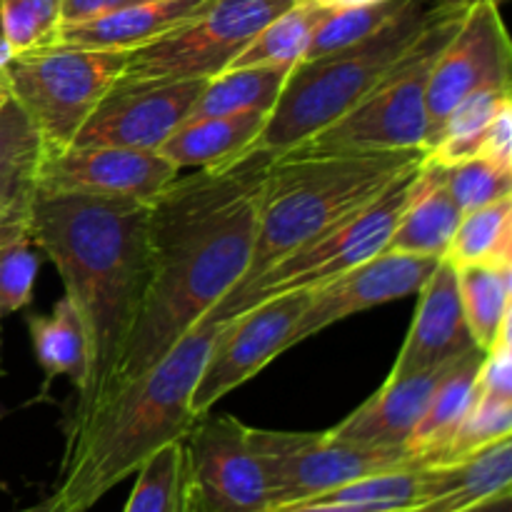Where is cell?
Masks as SVG:
<instances>
[{
  "mask_svg": "<svg viewBox=\"0 0 512 512\" xmlns=\"http://www.w3.org/2000/svg\"><path fill=\"white\" fill-rule=\"evenodd\" d=\"M273 160L265 150H245L178 175L150 203L148 290L108 400L163 360L243 280Z\"/></svg>",
  "mask_w": 512,
  "mask_h": 512,
  "instance_id": "1",
  "label": "cell"
},
{
  "mask_svg": "<svg viewBox=\"0 0 512 512\" xmlns=\"http://www.w3.org/2000/svg\"><path fill=\"white\" fill-rule=\"evenodd\" d=\"M150 203L38 190L30 240L58 268L85 338V378L65 433L108 400L150 278Z\"/></svg>",
  "mask_w": 512,
  "mask_h": 512,
  "instance_id": "2",
  "label": "cell"
},
{
  "mask_svg": "<svg viewBox=\"0 0 512 512\" xmlns=\"http://www.w3.org/2000/svg\"><path fill=\"white\" fill-rule=\"evenodd\" d=\"M225 320L205 315L148 373L120 388L88 420L65 433L53 495L73 512H88L115 485L175 440H185L198 418L190 395L203 373L210 345Z\"/></svg>",
  "mask_w": 512,
  "mask_h": 512,
  "instance_id": "3",
  "label": "cell"
},
{
  "mask_svg": "<svg viewBox=\"0 0 512 512\" xmlns=\"http://www.w3.org/2000/svg\"><path fill=\"white\" fill-rule=\"evenodd\" d=\"M420 160L423 150L278 155L265 180L248 270L230 293L250 285L275 263L313 243L338 220L383 193L403 170Z\"/></svg>",
  "mask_w": 512,
  "mask_h": 512,
  "instance_id": "4",
  "label": "cell"
},
{
  "mask_svg": "<svg viewBox=\"0 0 512 512\" xmlns=\"http://www.w3.org/2000/svg\"><path fill=\"white\" fill-rule=\"evenodd\" d=\"M443 5L435 0H408L378 33L348 48L295 63L278 103L248 150H265L278 158L343 118L403 58Z\"/></svg>",
  "mask_w": 512,
  "mask_h": 512,
  "instance_id": "5",
  "label": "cell"
},
{
  "mask_svg": "<svg viewBox=\"0 0 512 512\" xmlns=\"http://www.w3.org/2000/svg\"><path fill=\"white\" fill-rule=\"evenodd\" d=\"M470 5L445 3L403 58L373 85L358 105L313 138L290 148L293 155L383 153L425 150L428 140V83L433 65ZM285 155V153H283Z\"/></svg>",
  "mask_w": 512,
  "mask_h": 512,
  "instance_id": "6",
  "label": "cell"
},
{
  "mask_svg": "<svg viewBox=\"0 0 512 512\" xmlns=\"http://www.w3.org/2000/svg\"><path fill=\"white\" fill-rule=\"evenodd\" d=\"M420 165L423 160L403 170L383 193L375 195L363 208L345 215L313 243L275 263L245 288L225 295L208 313L210 318L230 320L273 295L290 293V290H315L333 280L335 275L383 253L400 215L405 213L415 188H418Z\"/></svg>",
  "mask_w": 512,
  "mask_h": 512,
  "instance_id": "7",
  "label": "cell"
},
{
  "mask_svg": "<svg viewBox=\"0 0 512 512\" xmlns=\"http://www.w3.org/2000/svg\"><path fill=\"white\" fill-rule=\"evenodd\" d=\"M125 63L128 53L120 50L50 45L5 65L13 100L38 130L45 155L73 145L103 95L123 78Z\"/></svg>",
  "mask_w": 512,
  "mask_h": 512,
  "instance_id": "8",
  "label": "cell"
},
{
  "mask_svg": "<svg viewBox=\"0 0 512 512\" xmlns=\"http://www.w3.org/2000/svg\"><path fill=\"white\" fill-rule=\"evenodd\" d=\"M250 445L268 483L270 510L320 498L345 483L385 470L420 465L408 450L343 443L325 433H283L250 428Z\"/></svg>",
  "mask_w": 512,
  "mask_h": 512,
  "instance_id": "9",
  "label": "cell"
},
{
  "mask_svg": "<svg viewBox=\"0 0 512 512\" xmlns=\"http://www.w3.org/2000/svg\"><path fill=\"white\" fill-rule=\"evenodd\" d=\"M298 0H213L208 10L128 53L125 78H213L265 23Z\"/></svg>",
  "mask_w": 512,
  "mask_h": 512,
  "instance_id": "10",
  "label": "cell"
},
{
  "mask_svg": "<svg viewBox=\"0 0 512 512\" xmlns=\"http://www.w3.org/2000/svg\"><path fill=\"white\" fill-rule=\"evenodd\" d=\"M308 300L310 290H290L260 300L253 308L225 320L190 395V410L195 418L208 415L225 395L253 380L265 365L293 348L290 335L308 308Z\"/></svg>",
  "mask_w": 512,
  "mask_h": 512,
  "instance_id": "11",
  "label": "cell"
},
{
  "mask_svg": "<svg viewBox=\"0 0 512 512\" xmlns=\"http://www.w3.org/2000/svg\"><path fill=\"white\" fill-rule=\"evenodd\" d=\"M208 78H120L70 148L158 150L188 120Z\"/></svg>",
  "mask_w": 512,
  "mask_h": 512,
  "instance_id": "12",
  "label": "cell"
},
{
  "mask_svg": "<svg viewBox=\"0 0 512 512\" xmlns=\"http://www.w3.org/2000/svg\"><path fill=\"white\" fill-rule=\"evenodd\" d=\"M512 48L500 8L475 3L438 55L428 83V140H435L450 110L468 95L488 88L512 90Z\"/></svg>",
  "mask_w": 512,
  "mask_h": 512,
  "instance_id": "13",
  "label": "cell"
},
{
  "mask_svg": "<svg viewBox=\"0 0 512 512\" xmlns=\"http://www.w3.org/2000/svg\"><path fill=\"white\" fill-rule=\"evenodd\" d=\"M185 450L200 512H270L248 425L230 415H203L185 438Z\"/></svg>",
  "mask_w": 512,
  "mask_h": 512,
  "instance_id": "14",
  "label": "cell"
},
{
  "mask_svg": "<svg viewBox=\"0 0 512 512\" xmlns=\"http://www.w3.org/2000/svg\"><path fill=\"white\" fill-rule=\"evenodd\" d=\"M178 175L158 150L68 148L45 155L40 190L153 203Z\"/></svg>",
  "mask_w": 512,
  "mask_h": 512,
  "instance_id": "15",
  "label": "cell"
},
{
  "mask_svg": "<svg viewBox=\"0 0 512 512\" xmlns=\"http://www.w3.org/2000/svg\"><path fill=\"white\" fill-rule=\"evenodd\" d=\"M438 263V258L383 250L375 258L335 275L320 288L310 290L308 308L300 315L290 343L298 345L350 315L418 293Z\"/></svg>",
  "mask_w": 512,
  "mask_h": 512,
  "instance_id": "16",
  "label": "cell"
},
{
  "mask_svg": "<svg viewBox=\"0 0 512 512\" xmlns=\"http://www.w3.org/2000/svg\"><path fill=\"white\" fill-rule=\"evenodd\" d=\"M418 295L413 325L400 348L398 360L390 368L388 380H403L440 365H450L475 350L460 303L458 270L448 260L440 258Z\"/></svg>",
  "mask_w": 512,
  "mask_h": 512,
  "instance_id": "17",
  "label": "cell"
},
{
  "mask_svg": "<svg viewBox=\"0 0 512 512\" xmlns=\"http://www.w3.org/2000/svg\"><path fill=\"white\" fill-rule=\"evenodd\" d=\"M450 365H440L403 380H385L373 398L365 400L343 423L328 430V435L363 448L405 450V443L428 410Z\"/></svg>",
  "mask_w": 512,
  "mask_h": 512,
  "instance_id": "18",
  "label": "cell"
},
{
  "mask_svg": "<svg viewBox=\"0 0 512 512\" xmlns=\"http://www.w3.org/2000/svg\"><path fill=\"white\" fill-rule=\"evenodd\" d=\"M45 148L15 100L0 108V248L30 238Z\"/></svg>",
  "mask_w": 512,
  "mask_h": 512,
  "instance_id": "19",
  "label": "cell"
},
{
  "mask_svg": "<svg viewBox=\"0 0 512 512\" xmlns=\"http://www.w3.org/2000/svg\"><path fill=\"white\" fill-rule=\"evenodd\" d=\"M213 0H150L98 18L63 23L53 45L133 53L198 18Z\"/></svg>",
  "mask_w": 512,
  "mask_h": 512,
  "instance_id": "20",
  "label": "cell"
},
{
  "mask_svg": "<svg viewBox=\"0 0 512 512\" xmlns=\"http://www.w3.org/2000/svg\"><path fill=\"white\" fill-rule=\"evenodd\" d=\"M460 218H463V210L458 208L445 185L443 168L423 158L418 188H415L405 213L400 215L385 250L420 255V258H445Z\"/></svg>",
  "mask_w": 512,
  "mask_h": 512,
  "instance_id": "21",
  "label": "cell"
},
{
  "mask_svg": "<svg viewBox=\"0 0 512 512\" xmlns=\"http://www.w3.org/2000/svg\"><path fill=\"white\" fill-rule=\"evenodd\" d=\"M503 490H512V438L460 463L428 465L423 500L408 512H460Z\"/></svg>",
  "mask_w": 512,
  "mask_h": 512,
  "instance_id": "22",
  "label": "cell"
},
{
  "mask_svg": "<svg viewBox=\"0 0 512 512\" xmlns=\"http://www.w3.org/2000/svg\"><path fill=\"white\" fill-rule=\"evenodd\" d=\"M265 118L268 115L263 113H238L190 120L160 145L158 153L180 170L223 163L253 145L263 130Z\"/></svg>",
  "mask_w": 512,
  "mask_h": 512,
  "instance_id": "23",
  "label": "cell"
},
{
  "mask_svg": "<svg viewBox=\"0 0 512 512\" xmlns=\"http://www.w3.org/2000/svg\"><path fill=\"white\" fill-rule=\"evenodd\" d=\"M483 360V350H470L463 358L455 360L445 378L440 380L428 410L415 425L413 435L405 443V450L418 460L420 465H428V460L443 448L455 433L463 418L468 415L475 398V380Z\"/></svg>",
  "mask_w": 512,
  "mask_h": 512,
  "instance_id": "24",
  "label": "cell"
},
{
  "mask_svg": "<svg viewBox=\"0 0 512 512\" xmlns=\"http://www.w3.org/2000/svg\"><path fill=\"white\" fill-rule=\"evenodd\" d=\"M288 73L290 68H280V65L223 70L205 80L185 123L238 113L268 115L278 103Z\"/></svg>",
  "mask_w": 512,
  "mask_h": 512,
  "instance_id": "25",
  "label": "cell"
},
{
  "mask_svg": "<svg viewBox=\"0 0 512 512\" xmlns=\"http://www.w3.org/2000/svg\"><path fill=\"white\" fill-rule=\"evenodd\" d=\"M123 512H200L185 440L165 445L135 470L133 493Z\"/></svg>",
  "mask_w": 512,
  "mask_h": 512,
  "instance_id": "26",
  "label": "cell"
},
{
  "mask_svg": "<svg viewBox=\"0 0 512 512\" xmlns=\"http://www.w3.org/2000/svg\"><path fill=\"white\" fill-rule=\"evenodd\" d=\"M325 15L328 10L315 5L313 0H298L265 23L228 68H263V65L293 68L305 58L310 40Z\"/></svg>",
  "mask_w": 512,
  "mask_h": 512,
  "instance_id": "27",
  "label": "cell"
},
{
  "mask_svg": "<svg viewBox=\"0 0 512 512\" xmlns=\"http://www.w3.org/2000/svg\"><path fill=\"white\" fill-rule=\"evenodd\" d=\"M458 270V290L465 323L478 350H488L500 328L512 315V263L463 265Z\"/></svg>",
  "mask_w": 512,
  "mask_h": 512,
  "instance_id": "28",
  "label": "cell"
},
{
  "mask_svg": "<svg viewBox=\"0 0 512 512\" xmlns=\"http://www.w3.org/2000/svg\"><path fill=\"white\" fill-rule=\"evenodd\" d=\"M453 268L512 263V195L463 213L445 253Z\"/></svg>",
  "mask_w": 512,
  "mask_h": 512,
  "instance_id": "29",
  "label": "cell"
},
{
  "mask_svg": "<svg viewBox=\"0 0 512 512\" xmlns=\"http://www.w3.org/2000/svg\"><path fill=\"white\" fill-rule=\"evenodd\" d=\"M28 330L35 358H38L48 380L68 375L78 390L85 378V338L78 315H75L68 298L58 300L53 313L28 318Z\"/></svg>",
  "mask_w": 512,
  "mask_h": 512,
  "instance_id": "30",
  "label": "cell"
},
{
  "mask_svg": "<svg viewBox=\"0 0 512 512\" xmlns=\"http://www.w3.org/2000/svg\"><path fill=\"white\" fill-rule=\"evenodd\" d=\"M425 488H428V465H408V468L365 475L313 500L343 503L373 512H408L423 500Z\"/></svg>",
  "mask_w": 512,
  "mask_h": 512,
  "instance_id": "31",
  "label": "cell"
},
{
  "mask_svg": "<svg viewBox=\"0 0 512 512\" xmlns=\"http://www.w3.org/2000/svg\"><path fill=\"white\" fill-rule=\"evenodd\" d=\"M505 438H512V403L473 398L463 423L455 428L448 443L428 460V465L460 463Z\"/></svg>",
  "mask_w": 512,
  "mask_h": 512,
  "instance_id": "32",
  "label": "cell"
},
{
  "mask_svg": "<svg viewBox=\"0 0 512 512\" xmlns=\"http://www.w3.org/2000/svg\"><path fill=\"white\" fill-rule=\"evenodd\" d=\"M63 25V0H0V35L15 55L50 48Z\"/></svg>",
  "mask_w": 512,
  "mask_h": 512,
  "instance_id": "33",
  "label": "cell"
},
{
  "mask_svg": "<svg viewBox=\"0 0 512 512\" xmlns=\"http://www.w3.org/2000/svg\"><path fill=\"white\" fill-rule=\"evenodd\" d=\"M405 3L408 0H383V3L365 5V8L328 10V15L318 25L313 40H310L305 58H320V55L348 48V45L378 33L388 20H393L403 10Z\"/></svg>",
  "mask_w": 512,
  "mask_h": 512,
  "instance_id": "34",
  "label": "cell"
},
{
  "mask_svg": "<svg viewBox=\"0 0 512 512\" xmlns=\"http://www.w3.org/2000/svg\"><path fill=\"white\" fill-rule=\"evenodd\" d=\"M443 173L445 185H448L450 195L463 213L512 195V165L485 158V155L458 165H448V168H443Z\"/></svg>",
  "mask_w": 512,
  "mask_h": 512,
  "instance_id": "35",
  "label": "cell"
},
{
  "mask_svg": "<svg viewBox=\"0 0 512 512\" xmlns=\"http://www.w3.org/2000/svg\"><path fill=\"white\" fill-rule=\"evenodd\" d=\"M38 253L30 238L0 248V318L23 310L33 300Z\"/></svg>",
  "mask_w": 512,
  "mask_h": 512,
  "instance_id": "36",
  "label": "cell"
},
{
  "mask_svg": "<svg viewBox=\"0 0 512 512\" xmlns=\"http://www.w3.org/2000/svg\"><path fill=\"white\" fill-rule=\"evenodd\" d=\"M512 315L503 323L498 338L483 353L475 380V398L512 403Z\"/></svg>",
  "mask_w": 512,
  "mask_h": 512,
  "instance_id": "37",
  "label": "cell"
},
{
  "mask_svg": "<svg viewBox=\"0 0 512 512\" xmlns=\"http://www.w3.org/2000/svg\"><path fill=\"white\" fill-rule=\"evenodd\" d=\"M483 155L512 165V100L500 105L495 118L490 120L488 130H485Z\"/></svg>",
  "mask_w": 512,
  "mask_h": 512,
  "instance_id": "38",
  "label": "cell"
},
{
  "mask_svg": "<svg viewBox=\"0 0 512 512\" xmlns=\"http://www.w3.org/2000/svg\"><path fill=\"white\" fill-rule=\"evenodd\" d=\"M140 3H150V0H63V23L98 18V15L115 13V10H123Z\"/></svg>",
  "mask_w": 512,
  "mask_h": 512,
  "instance_id": "39",
  "label": "cell"
},
{
  "mask_svg": "<svg viewBox=\"0 0 512 512\" xmlns=\"http://www.w3.org/2000/svg\"><path fill=\"white\" fill-rule=\"evenodd\" d=\"M270 512H373V510L353 508V505H343V503H320V500H308V503L285 505V508H275Z\"/></svg>",
  "mask_w": 512,
  "mask_h": 512,
  "instance_id": "40",
  "label": "cell"
},
{
  "mask_svg": "<svg viewBox=\"0 0 512 512\" xmlns=\"http://www.w3.org/2000/svg\"><path fill=\"white\" fill-rule=\"evenodd\" d=\"M460 512H512V490H503L498 495H490V498L480 500V503L470 505V508Z\"/></svg>",
  "mask_w": 512,
  "mask_h": 512,
  "instance_id": "41",
  "label": "cell"
},
{
  "mask_svg": "<svg viewBox=\"0 0 512 512\" xmlns=\"http://www.w3.org/2000/svg\"><path fill=\"white\" fill-rule=\"evenodd\" d=\"M313 3L325 10H350V8H365V5L383 3V0H313Z\"/></svg>",
  "mask_w": 512,
  "mask_h": 512,
  "instance_id": "42",
  "label": "cell"
},
{
  "mask_svg": "<svg viewBox=\"0 0 512 512\" xmlns=\"http://www.w3.org/2000/svg\"><path fill=\"white\" fill-rule=\"evenodd\" d=\"M20 512H73V510L65 508V505L60 503V500L55 498V495H50V498L40 500V503L30 505V508H23Z\"/></svg>",
  "mask_w": 512,
  "mask_h": 512,
  "instance_id": "43",
  "label": "cell"
},
{
  "mask_svg": "<svg viewBox=\"0 0 512 512\" xmlns=\"http://www.w3.org/2000/svg\"><path fill=\"white\" fill-rule=\"evenodd\" d=\"M10 100H13V90H10L8 70L0 68V108H3L5 103H10Z\"/></svg>",
  "mask_w": 512,
  "mask_h": 512,
  "instance_id": "44",
  "label": "cell"
},
{
  "mask_svg": "<svg viewBox=\"0 0 512 512\" xmlns=\"http://www.w3.org/2000/svg\"><path fill=\"white\" fill-rule=\"evenodd\" d=\"M13 58H15V50L10 48L8 40H5L3 35H0V68H5V65H8Z\"/></svg>",
  "mask_w": 512,
  "mask_h": 512,
  "instance_id": "45",
  "label": "cell"
},
{
  "mask_svg": "<svg viewBox=\"0 0 512 512\" xmlns=\"http://www.w3.org/2000/svg\"><path fill=\"white\" fill-rule=\"evenodd\" d=\"M435 3H453V5H475V3H495L500 5L503 0H435Z\"/></svg>",
  "mask_w": 512,
  "mask_h": 512,
  "instance_id": "46",
  "label": "cell"
},
{
  "mask_svg": "<svg viewBox=\"0 0 512 512\" xmlns=\"http://www.w3.org/2000/svg\"><path fill=\"white\" fill-rule=\"evenodd\" d=\"M5 375V368H3V348H0V378Z\"/></svg>",
  "mask_w": 512,
  "mask_h": 512,
  "instance_id": "47",
  "label": "cell"
},
{
  "mask_svg": "<svg viewBox=\"0 0 512 512\" xmlns=\"http://www.w3.org/2000/svg\"><path fill=\"white\" fill-rule=\"evenodd\" d=\"M15 512H20V510H15Z\"/></svg>",
  "mask_w": 512,
  "mask_h": 512,
  "instance_id": "48",
  "label": "cell"
}]
</instances>
